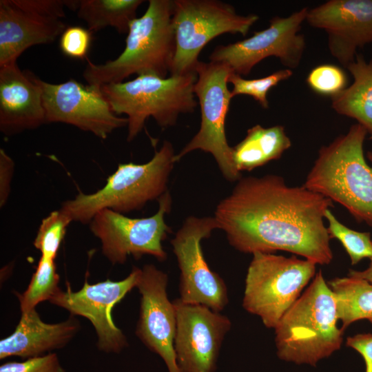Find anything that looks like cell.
<instances>
[{
  "instance_id": "obj_4",
  "label": "cell",
  "mask_w": 372,
  "mask_h": 372,
  "mask_svg": "<svg viewBox=\"0 0 372 372\" xmlns=\"http://www.w3.org/2000/svg\"><path fill=\"white\" fill-rule=\"evenodd\" d=\"M366 129L355 123L320 147L303 185L343 206L372 227V165L364 156Z\"/></svg>"
},
{
  "instance_id": "obj_33",
  "label": "cell",
  "mask_w": 372,
  "mask_h": 372,
  "mask_svg": "<svg viewBox=\"0 0 372 372\" xmlns=\"http://www.w3.org/2000/svg\"><path fill=\"white\" fill-rule=\"evenodd\" d=\"M346 344L362 355L365 362V372H372V334L360 333L348 337Z\"/></svg>"
},
{
  "instance_id": "obj_29",
  "label": "cell",
  "mask_w": 372,
  "mask_h": 372,
  "mask_svg": "<svg viewBox=\"0 0 372 372\" xmlns=\"http://www.w3.org/2000/svg\"><path fill=\"white\" fill-rule=\"evenodd\" d=\"M307 82L314 92L331 96L347 87L344 72L331 64H322L313 68L308 74Z\"/></svg>"
},
{
  "instance_id": "obj_10",
  "label": "cell",
  "mask_w": 372,
  "mask_h": 372,
  "mask_svg": "<svg viewBox=\"0 0 372 372\" xmlns=\"http://www.w3.org/2000/svg\"><path fill=\"white\" fill-rule=\"evenodd\" d=\"M158 209L145 218H130L112 209L97 212L90 224L92 233L99 239L103 254L112 264H123L127 256L135 258L147 254L159 261L167 258L163 242L172 229L165 222L172 200L167 191L158 200Z\"/></svg>"
},
{
  "instance_id": "obj_2",
  "label": "cell",
  "mask_w": 372,
  "mask_h": 372,
  "mask_svg": "<svg viewBox=\"0 0 372 372\" xmlns=\"http://www.w3.org/2000/svg\"><path fill=\"white\" fill-rule=\"evenodd\" d=\"M338 321L334 295L319 271L274 328L278 357L315 366L340 349L344 331Z\"/></svg>"
},
{
  "instance_id": "obj_24",
  "label": "cell",
  "mask_w": 372,
  "mask_h": 372,
  "mask_svg": "<svg viewBox=\"0 0 372 372\" xmlns=\"http://www.w3.org/2000/svg\"><path fill=\"white\" fill-rule=\"evenodd\" d=\"M143 0H77L78 17L91 32L112 27L119 33H127L130 23Z\"/></svg>"
},
{
  "instance_id": "obj_13",
  "label": "cell",
  "mask_w": 372,
  "mask_h": 372,
  "mask_svg": "<svg viewBox=\"0 0 372 372\" xmlns=\"http://www.w3.org/2000/svg\"><path fill=\"white\" fill-rule=\"evenodd\" d=\"M68 0H1L0 67L29 48L53 43L66 29Z\"/></svg>"
},
{
  "instance_id": "obj_23",
  "label": "cell",
  "mask_w": 372,
  "mask_h": 372,
  "mask_svg": "<svg viewBox=\"0 0 372 372\" xmlns=\"http://www.w3.org/2000/svg\"><path fill=\"white\" fill-rule=\"evenodd\" d=\"M335 300L342 329L351 323L368 320L372 323V285L364 279L348 276L335 278L327 282Z\"/></svg>"
},
{
  "instance_id": "obj_30",
  "label": "cell",
  "mask_w": 372,
  "mask_h": 372,
  "mask_svg": "<svg viewBox=\"0 0 372 372\" xmlns=\"http://www.w3.org/2000/svg\"><path fill=\"white\" fill-rule=\"evenodd\" d=\"M92 38V32L87 28L70 26L60 36L59 48L65 55L70 58L87 59Z\"/></svg>"
},
{
  "instance_id": "obj_21",
  "label": "cell",
  "mask_w": 372,
  "mask_h": 372,
  "mask_svg": "<svg viewBox=\"0 0 372 372\" xmlns=\"http://www.w3.org/2000/svg\"><path fill=\"white\" fill-rule=\"evenodd\" d=\"M291 146L282 125L264 127L258 124L248 129L245 137L232 147L233 161L239 172L251 171L280 158Z\"/></svg>"
},
{
  "instance_id": "obj_12",
  "label": "cell",
  "mask_w": 372,
  "mask_h": 372,
  "mask_svg": "<svg viewBox=\"0 0 372 372\" xmlns=\"http://www.w3.org/2000/svg\"><path fill=\"white\" fill-rule=\"evenodd\" d=\"M218 225L214 217L189 216L171 240L180 270V300L220 312L228 303L223 278L209 267L201 246Z\"/></svg>"
},
{
  "instance_id": "obj_1",
  "label": "cell",
  "mask_w": 372,
  "mask_h": 372,
  "mask_svg": "<svg viewBox=\"0 0 372 372\" xmlns=\"http://www.w3.org/2000/svg\"><path fill=\"white\" fill-rule=\"evenodd\" d=\"M330 199L276 174L240 178L216 207L214 218L234 248L245 254L286 251L316 265L333 255L324 225Z\"/></svg>"
},
{
  "instance_id": "obj_28",
  "label": "cell",
  "mask_w": 372,
  "mask_h": 372,
  "mask_svg": "<svg viewBox=\"0 0 372 372\" xmlns=\"http://www.w3.org/2000/svg\"><path fill=\"white\" fill-rule=\"evenodd\" d=\"M293 75V71L290 69L279 70L265 77L246 79L242 76L231 73L228 79V83L233 85L231 90L232 98L245 94L251 96L257 101L262 108L269 107L267 93L279 83L287 80Z\"/></svg>"
},
{
  "instance_id": "obj_5",
  "label": "cell",
  "mask_w": 372,
  "mask_h": 372,
  "mask_svg": "<svg viewBox=\"0 0 372 372\" xmlns=\"http://www.w3.org/2000/svg\"><path fill=\"white\" fill-rule=\"evenodd\" d=\"M176 154L172 144L164 141L148 162L119 164L101 189L89 194L80 192L74 199L63 202L61 209L72 221L83 224L90 223L104 209L123 214L139 210L168 191Z\"/></svg>"
},
{
  "instance_id": "obj_35",
  "label": "cell",
  "mask_w": 372,
  "mask_h": 372,
  "mask_svg": "<svg viewBox=\"0 0 372 372\" xmlns=\"http://www.w3.org/2000/svg\"><path fill=\"white\" fill-rule=\"evenodd\" d=\"M371 138H372V137H371ZM366 156H367L369 161L371 162V165H372V152H371V151L368 152L366 153Z\"/></svg>"
},
{
  "instance_id": "obj_17",
  "label": "cell",
  "mask_w": 372,
  "mask_h": 372,
  "mask_svg": "<svg viewBox=\"0 0 372 372\" xmlns=\"http://www.w3.org/2000/svg\"><path fill=\"white\" fill-rule=\"evenodd\" d=\"M167 275L154 265L141 268L136 287L141 296L136 334L163 359L168 372H181L174 351L176 311L167 297Z\"/></svg>"
},
{
  "instance_id": "obj_22",
  "label": "cell",
  "mask_w": 372,
  "mask_h": 372,
  "mask_svg": "<svg viewBox=\"0 0 372 372\" xmlns=\"http://www.w3.org/2000/svg\"><path fill=\"white\" fill-rule=\"evenodd\" d=\"M353 83L331 96V107L340 115L357 121L372 137V59L357 54L347 68Z\"/></svg>"
},
{
  "instance_id": "obj_3",
  "label": "cell",
  "mask_w": 372,
  "mask_h": 372,
  "mask_svg": "<svg viewBox=\"0 0 372 372\" xmlns=\"http://www.w3.org/2000/svg\"><path fill=\"white\" fill-rule=\"evenodd\" d=\"M172 16L173 1L149 0L143 15L130 23L121 54L101 64L87 58L83 78L99 86L123 82L132 74L167 78L176 52Z\"/></svg>"
},
{
  "instance_id": "obj_11",
  "label": "cell",
  "mask_w": 372,
  "mask_h": 372,
  "mask_svg": "<svg viewBox=\"0 0 372 372\" xmlns=\"http://www.w3.org/2000/svg\"><path fill=\"white\" fill-rule=\"evenodd\" d=\"M309 8H302L286 17H275L268 28L254 32L245 39L220 45L209 55V61L227 65L240 76L248 75L263 59L274 56L287 69L298 67L306 42L300 33Z\"/></svg>"
},
{
  "instance_id": "obj_34",
  "label": "cell",
  "mask_w": 372,
  "mask_h": 372,
  "mask_svg": "<svg viewBox=\"0 0 372 372\" xmlns=\"http://www.w3.org/2000/svg\"><path fill=\"white\" fill-rule=\"evenodd\" d=\"M349 276L364 279L372 285V258H370V263L366 269L363 271L350 269Z\"/></svg>"
},
{
  "instance_id": "obj_9",
  "label": "cell",
  "mask_w": 372,
  "mask_h": 372,
  "mask_svg": "<svg viewBox=\"0 0 372 372\" xmlns=\"http://www.w3.org/2000/svg\"><path fill=\"white\" fill-rule=\"evenodd\" d=\"M195 72L194 93L200 109V125L189 142L176 154L178 162L197 149L211 154L225 178L233 182L241 178L233 161L232 147L225 134V120L232 99L228 79L233 72L225 64L199 61ZM234 73V72H233Z\"/></svg>"
},
{
  "instance_id": "obj_14",
  "label": "cell",
  "mask_w": 372,
  "mask_h": 372,
  "mask_svg": "<svg viewBox=\"0 0 372 372\" xmlns=\"http://www.w3.org/2000/svg\"><path fill=\"white\" fill-rule=\"evenodd\" d=\"M46 123H63L105 139L116 129L127 125V118L116 114L101 86L83 85L70 79L61 83L45 82L37 76Z\"/></svg>"
},
{
  "instance_id": "obj_25",
  "label": "cell",
  "mask_w": 372,
  "mask_h": 372,
  "mask_svg": "<svg viewBox=\"0 0 372 372\" xmlns=\"http://www.w3.org/2000/svg\"><path fill=\"white\" fill-rule=\"evenodd\" d=\"M59 276L54 260L41 256L27 289L18 294L21 313L35 309L45 300H50L59 290Z\"/></svg>"
},
{
  "instance_id": "obj_15",
  "label": "cell",
  "mask_w": 372,
  "mask_h": 372,
  "mask_svg": "<svg viewBox=\"0 0 372 372\" xmlns=\"http://www.w3.org/2000/svg\"><path fill=\"white\" fill-rule=\"evenodd\" d=\"M176 316L174 351L181 372H214L230 320L201 304L173 302Z\"/></svg>"
},
{
  "instance_id": "obj_18",
  "label": "cell",
  "mask_w": 372,
  "mask_h": 372,
  "mask_svg": "<svg viewBox=\"0 0 372 372\" xmlns=\"http://www.w3.org/2000/svg\"><path fill=\"white\" fill-rule=\"evenodd\" d=\"M306 21L325 31L330 54L344 68L372 43V0H329L309 9Z\"/></svg>"
},
{
  "instance_id": "obj_19",
  "label": "cell",
  "mask_w": 372,
  "mask_h": 372,
  "mask_svg": "<svg viewBox=\"0 0 372 372\" xmlns=\"http://www.w3.org/2000/svg\"><path fill=\"white\" fill-rule=\"evenodd\" d=\"M46 123L36 76L17 63L0 67V130L9 136Z\"/></svg>"
},
{
  "instance_id": "obj_26",
  "label": "cell",
  "mask_w": 372,
  "mask_h": 372,
  "mask_svg": "<svg viewBox=\"0 0 372 372\" xmlns=\"http://www.w3.org/2000/svg\"><path fill=\"white\" fill-rule=\"evenodd\" d=\"M324 218L328 222L327 231L331 238L338 239L348 254L352 265L364 258H372V240L369 232H360L349 228L340 223L330 209Z\"/></svg>"
},
{
  "instance_id": "obj_27",
  "label": "cell",
  "mask_w": 372,
  "mask_h": 372,
  "mask_svg": "<svg viewBox=\"0 0 372 372\" xmlns=\"http://www.w3.org/2000/svg\"><path fill=\"white\" fill-rule=\"evenodd\" d=\"M71 222V218L61 209L52 211L42 220L34 241L41 257L54 260Z\"/></svg>"
},
{
  "instance_id": "obj_6",
  "label": "cell",
  "mask_w": 372,
  "mask_h": 372,
  "mask_svg": "<svg viewBox=\"0 0 372 372\" xmlns=\"http://www.w3.org/2000/svg\"><path fill=\"white\" fill-rule=\"evenodd\" d=\"M196 72L161 78L141 74L133 80L101 85L102 92L118 116L127 119L128 142L152 117L161 128L176 125L181 114L193 113L198 105L194 93Z\"/></svg>"
},
{
  "instance_id": "obj_32",
  "label": "cell",
  "mask_w": 372,
  "mask_h": 372,
  "mask_svg": "<svg viewBox=\"0 0 372 372\" xmlns=\"http://www.w3.org/2000/svg\"><path fill=\"white\" fill-rule=\"evenodd\" d=\"M14 163L4 149H0V206L8 200L10 192V183L13 176Z\"/></svg>"
},
{
  "instance_id": "obj_31",
  "label": "cell",
  "mask_w": 372,
  "mask_h": 372,
  "mask_svg": "<svg viewBox=\"0 0 372 372\" xmlns=\"http://www.w3.org/2000/svg\"><path fill=\"white\" fill-rule=\"evenodd\" d=\"M0 372H65L55 353L27 359L24 362H9L0 367Z\"/></svg>"
},
{
  "instance_id": "obj_16",
  "label": "cell",
  "mask_w": 372,
  "mask_h": 372,
  "mask_svg": "<svg viewBox=\"0 0 372 372\" xmlns=\"http://www.w3.org/2000/svg\"><path fill=\"white\" fill-rule=\"evenodd\" d=\"M141 269L134 267L123 280H106L90 285L85 280L83 287L72 291L69 285L61 289L49 300L73 315L88 319L94 326L98 347L107 353H118L127 344L125 336L114 324L112 310L126 294L136 287Z\"/></svg>"
},
{
  "instance_id": "obj_20",
  "label": "cell",
  "mask_w": 372,
  "mask_h": 372,
  "mask_svg": "<svg viewBox=\"0 0 372 372\" xmlns=\"http://www.w3.org/2000/svg\"><path fill=\"white\" fill-rule=\"evenodd\" d=\"M79 327L74 318L56 324L44 322L36 309L22 313L14 331L0 341V358H32L64 347Z\"/></svg>"
},
{
  "instance_id": "obj_7",
  "label": "cell",
  "mask_w": 372,
  "mask_h": 372,
  "mask_svg": "<svg viewBox=\"0 0 372 372\" xmlns=\"http://www.w3.org/2000/svg\"><path fill=\"white\" fill-rule=\"evenodd\" d=\"M245 278L242 307L274 329L316 273V264L295 256L256 252Z\"/></svg>"
},
{
  "instance_id": "obj_8",
  "label": "cell",
  "mask_w": 372,
  "mask_h": 372,
  "mask_svg": "<svg viewBox=\"0 0 372 372\" xmlns=\"http://www.w3.org/2000/svg\"><path fill=\"white\" fill-rule=\"evenodd\" d=\"M258 19L256 14H239L220 1H173L176 52L170 75L196 72L198 55L209 42L225 33L245 36Z\"/></svg>"
}]
</instances>
